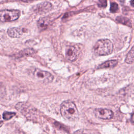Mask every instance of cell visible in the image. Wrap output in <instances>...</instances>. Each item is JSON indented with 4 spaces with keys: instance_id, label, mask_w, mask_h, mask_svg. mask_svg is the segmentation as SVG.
<instances>
[{
    "instance_id": "6da1fadb",
    "label": "cell",
    "mask_w": 134,
    "mask_h": 134,
    "mask_svg": "<svg viewBox=\"0 0 134 134\" xmlns=\"http://www.w3.org/2000/svg\"><path fill=\"white\" fill-rule=\"evenodd\" d=\"M60 112L62 117L69 121H75L79 117V111L76 106L70 100H65L61 104Z\"/></svg>"
},
{
    "instance_id": "7a4b0ae2",
    "label": "cell",
    "mask_w": 134,
    "mask_h": 134,
    "mask_svg": "<svg viewBox=\"0 0 134 134\" xmlns=\"http://www.w3.org/2000/svg\"><path fill=\"white\" fill-rule=\"evenodd\" d=\"M113 47V44L110 40L108 39H100L95 44L94 50L98 55H107L111 53Z\"/></svg>"
},
{
    "instance_id": "3957f363",
    "label": "cell",
    "mask_w": 134,
    "mask_h": 134,
    "mask_svg": "<svg viewBox=\"0 0 134 134\" xmlns=\"http://www.w3.org/2000/svg\"><path fill=\"white\" fill-rule=\"evenodd\" d=\"M15 107L27 118L30 120L36 118L37 110L30 104L25 102H19L16 105Z\"/></svg>"
},
{
    "instance_id": "277c9868",
    "label": "cell",
    "mask_w": 134,
    "mask_h": 134,
    "mask_svg": "<svg viewBox=\"0 0 134 134\" xmlns=\"http://www.w3.org/2000/svg\"><path fill=\"white\" fill-rule=\"evenodd\" d=\"M20 12L16 9H6L0 12V22H9L17 20L20 16Z\"/></svg>"
},
{
    "instance_id": "5b68a950",
    "label": "cell",
    "mask_w": 134,
    "mask_h": 134,
    "mask_svg": "<svg viewBox=\"0 0 134 134\" xmlns=\"http://www.w3.org/2000/svg\"><path fill=\"white\" fill-rule=\"evenodd\" d=\"M33 74L36 79L46 83L51 82L53 79V76L50 73L39 69H35Z\"/></svg>"
},
{
    "instance_id": "8992f818",
    "label": "cell",
    "mask_w": 134,
    "mask_h": 134,
    "mask_svg": "<svg viewBox=\"0 0 134 134\" xmlns=\"http://www.w3.org/2000/svg\"><path fill=\"white\" fill-rule=\"evenodd\" d=\"M52 8V5L48 2H44L38 4L33 7V10L37 14L47 13L50 11Z\"/></svg>"
},
{
    "instance_id": "52a82bcc",
    "label": "cell",
    "mask_w": 134,
    "mask_h": 134,
    "mask_svg": "<svg viewBox=\"0 0 134 134\" xmlns=\"http://www.w3.org/2000/svg\"><path fill=\"white\" fill-rule=\"evenodd\" d=\"M96 117L102 119H110L113 116V113L111 110L105 108H96L94 110Z\"/></svg>"
},
{
    "instance_id": "ba28073f",
    "label": "cell",
    "mask_w": 134,
    "mask_h": 134,
    "mask_svg": "<svg viewBox=\"0 0 134 134\" xmlns=\"http://www.w3.org/2000/svg\"><path fill=\"white\" fill-rule=\"evenodd\" d=\"M27 30L24 28L19 27L9 28L7 30L8 36L12 38H19L24 32H26Z\"/></svg>"
},
{
    "instance_id": "9c48e42d",
    "label": "cell",
    "mask_w": 134,
    "mask_h": 134,
    "mask_svg": "<svg viewBox=\"0 0 134 134\" xmlns=\"http://www.w3.org/2000/svg\"><path fill=\"white\" fill-rule=\"evenodd\" d=\"M77 50L74 46H69L65 49V56L67 59L70 61H74L77 58Z\"/></svg>"
},
{
    "instance_id": "30bf717a",
    "label": "cell",
    "mask_w": 134,
    "mask_h": 134,
    "mask_svg": "<svg viewBox=\"0 0 134 134\" xmlns=\"http://www.w3.org/2000/svg\"><path fill=\"white\" fill-rule=\"evenodd\" d=\"M118 63V61L116 60H111L103 63L100 64L97 66V69H106V68H114L117 65Z\"/></svg>"
},
{
    "instance_id": "8fae6325",
    "label": "cell",
    "mask_w": 134,
    "mask_h": 134,
    "mask_svg": "<svg viewBox=\"0 0 134 134\" xmlns=\"http://www.w3.org/2000/svg\"><path fill=\"white\" fill-rule=\"evenodd\" d=\"M49 24V20L46 17L40 18L37 23V25L39 29L41 31L46 29Z\"/></svg>"
},
{
    "instance_id": "7c38bea8",
    "label": "cell",
    "mask_w": 134,
    "mask_h": 134,
    "mask_svg": "<svg viewBox=\"0 0 134 134\" xmlns=\"http://www.w3.org/2000/svg\"><path fill=\"white\" fill-rule=\"evenodd\" d=\"M116 20L121 24L126 25L129 27H131V23L130 20L126 17H122V16H119L116 18Z\"/></svg>"
},
{
    "instance_id": "4fadbf2b",
    "label": "cell",
    "mask_w": 134,
    "mask_h": 134,
    "mask_svg": "<svg viewBox=\"0 0 134 134\" xmlns=\"http://www.w3.org/2000/svg\"><path fill=\"white\" fill-rule=\"evenodd\" d=\"M133 47H132L127 55L125 59V62L128 64H132L133 62Z\"/></svg>"
},
{
    "instance_id": "5bb4252c",
    "label": "cell",
    "mask_w": 134,
    "mask_h": 134,
    "mask_svg": "<svg viewBox=\"0 0 134 134\" xmlns=\"http://www.w3.org/2000/svg\"><path fill=\"white\" fill-rule=\"evenodd\" d=\"M15 115V113L14 112L5 111L3 114V118L5 120H9L12 117H13Z\"/></svg>"
},
{
    "instance_id": "9a60e30c",
    "label": "cell",
    "mask_w": 134,
    "mask_h": 134,
    "mask_svg": "<svg viewBox=\"0 0 134 134\" xmlns=\"http://www.w3.org/2000/svg\"><path fill=\"white\" fill-rule=\"evenodd\" d=\"M118 10V5L115 2H113L110 4V11L111 13H116Z\"/></svg>"
},
{
    "instance_id": "2e32d148",
    "label": "cell",
    "mask_w": 134,
    "mask_h": 134,
    "mask_svg": "<svg viewBox=\"0 0 134 134\" xmlns=\"http://www.w3.org/2000/svg\"><path fill=\"white\" fill-rule=\"evenodd\" d=\"M73 134H91V132L85 129H80L75 131Z\"/></svg>"
},
{
    "instance_id": "e0dca14e",
    "label": "cell",
    "mask_w": 134,
    "mask_h": 134,
    "mask_svg": "<svg viewBox=\"0 0 134 134\" xmlns=\"http://www.w3.org/2000/svg\"><path fill=\"white\" fill-rule=\"evenodd\" d=\"M99 7H105L107 6V0H98Z\"/></svg>"
},
{
    "instance_id": "ac0fdd59",
    "label": "cell",
    "mask_w": 134,
    "mask_h": 134,
    "mask_svg": "<svg viewBox=\"0 0 134 134\" xmlns=\"http://www.w3.org/2000/svg\"><path fill=\"white\" fill-rule=\"evenodd\" d=\"M3 121L2 120L1 115H0V127H1L3 125Z\"/></svg>"
},
{
    "instance_id": "d6986e66",
    "label": "cell",
    "mask_w": 134,
    "mask_h": 134,
    "mask_svg": "<svg viewBox=\"0 0 134 134\" xmlns=\"http://www.w3.org/2000/svg\"><path fill=\"white\" fill-rule=\"evenodd\" d=\"M133 0H131V6H133Z\"/></svg>"
}]
</instances>
